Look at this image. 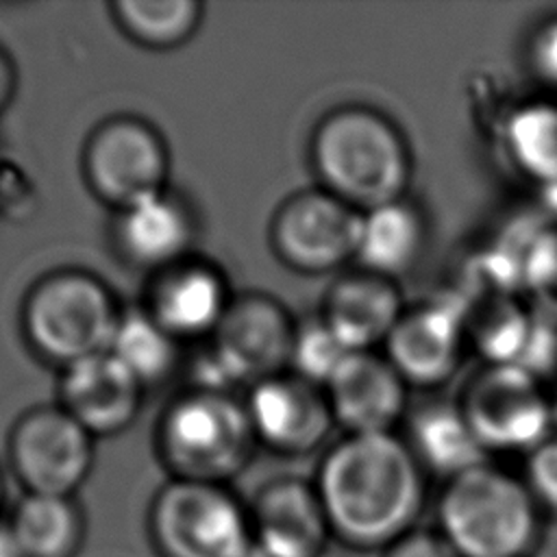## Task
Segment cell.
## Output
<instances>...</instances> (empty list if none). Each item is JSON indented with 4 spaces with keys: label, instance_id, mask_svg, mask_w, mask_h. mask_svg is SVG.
Listing matches in <instances>:
<instances>
[{
    "label": "cell",
    "instance_id": "obj_19",
    "mask_svg": "<svg viewBox=\"0 0 557 557\" xmlns=\"http://www.w3.org/2000/svg\"><path fill=\"white\" fill-rule=\"evenodd\" d=\"M405 307L394 278L357 268L326 287L318 318L348 350H374L385 344Z\"/></svg>",
    "mask_w": 557,
    "mask_h": 557
},
{
    "label": "cell",
    "instance_id": "obj_11",
    "mask_svg": "<svg viewBox=\"0 0 557 557\" xmlns=\"http://www.w3.org/2000/svg\"><path fill=\"white\" fill-rule=\"evenodd\" d=\"M94 437L57 403L17 416L7 461L24 494L74 496L94 468Z\"/></svg>",
    "mask_w": 557,
    "mask_h": 557
},
{
    "label": "cell",
    "instance_id": "obj_30",
    "mask_svg": "<svg viewBox=\"0 0 557 557\" xmlns=\"http://www.w3.org/2000/svg\"><path fill=\"white\" fill-rule=\"evenodd\" d=\"M527 59L531 72L546 83L557 87V15L544 20L529 39Z\"/></svg>",
    "mask_w": 557,
    "mask_h": 557
},
{
    "label": "cell",
    "instance_id": "obj_28",
    "mask_svg": "<svg viewBox=\"0 0 557 557\" xmlns=\"http://www.w3.org/2000/svg\"><path fill=\"white\" fill-rule=\"evenodd\" d=\"M350 352L320 318H313L296 326L289 370L324 387Z\"/></svg>",
    "mask_w": 557,
    "mask_h": 557
},
{
    "label": "cell",
    "instance_id": "obj_15",
    "mask_svg": "<svg viewBox=\"0 0 557 557\" xmlns=\"http://www.w3.org/2000/svg\"><path fill=\"white\" fill-rule=\"evenodd\" d=\"M109 237L122 263L150 276L196 252V209L181 191L165 187L113 211Z\"/></svg>",
    "mask_w": 557,
    "mask_h": 557
},
{
    "label": "cell",
    "instance_id": "obj_27",
    "mask_svg": "<svg viewBox=\"0 0 557 557\" xmlns=\"http://www.w3.org/2000/svg\"><path fill=\"white\" fill-rule=\"evenodd\" d=\"M520 294L531 309L557 324V222L527 237L520 261Z\"/></svg>",
    "mask_w": 557,
    "mask_h": 557
},
{
    "label": "cell",
    "instance_id": "obj_25",
    "mask_svg": "<svg viewBox=\"0 0 557 557\" xmlns=\"http://www.w3.org/2000/svg\"><path fill=\"white\" fill-rule=\"evenodd\" d=\"M109 13L131 44L150 52H170L196 37L205 4L200 0H113Z\"/></svg>",
    "mask_w": 557,
    "mask_h": 557
},
{
    "label": "cell",
    "instance_id": "obj_23",
    "mask_svg": "<svg viewBox=\"0 0 557 557\" xmlns=\"http://www.w3.org/2000/svg\"><path fill=\"white\" fill-rule=\"evenodd\" d=\"M466 305L468 346L476 348L485 363H520L537 313L520 294H476Z\"/></svg>",
    "mask_w": 557,
    "mask_h": 557
},
{
    "label": "cell",
    "instance_id": "obj_21",
    "mask_svg": "<svg viewBox=\"0 0 557 557\" xmlns=\"http://www.w3.org/2000/svg\"><path fill=\"white\" fill-rule=\"evenodd\" d=\"M426 246V222L407 198L374 207L361 215L357 268L398 278L409 272Z\"/></svg>",
    "mask_w": 557,
    "mask_h": 557
},
{
    "label": "cell",
    "instance_id": "obj_16",
    "mask_svg": "<svg viewBox=\"0 0 557 557\" xmlns=\"http://www.w3.org/2000/svg\"><path fill=\"white\" fill-rule=\"evenodd\" d=\"M248 511L261 557H322L333 540L313 481L272 479L259 487Z\"/></svg>",
    "mask_w": 557,
    "mask_h": 557
},
{
    "label": "cell",
    "instance_id": "obj_26",
    "mask_svg": "<svg viewBox=\"0 0 557 557\" xmlns=\"http://www.w3.org/2000/svg\"><path fill=\"white\" fill-rule=\"evenodd\" d=\"M107 352H111L144 389L165 383L181 363V342L141 305L122 309Z\"/></svg>",
    "mask_w": 557,
    "mask_h": 557
},
{
    "label": "cell",
    "instance_id": "obj_2",
    "mask_svg": "<svg viewBox=\"0 0 557 557\" xmlns=\"http://www.w3.org/2000/svg\"><path fill=\"white\" fill-rule=\"evenodd\" d=\"M309 161L320 187L357 211L405 198L411 152L400 128L366 104H344L318 120Z\"/></svg>",
    "mask_w": 557,
    "mask_h": 557
},
{
    "label": "cell",
    "instance_id": "obj_4",
    "mask_svg": "<svg viewBox=\"0 0 557 557\" xmlns=\"http://www.w3.org/2000/svg\"><path fill=\"white\" fill-rule=\"evenodd\" d=\"M113 289L83 268H57L26 289L20 333L28 350L57 372L107 352L122 315Z\"/></svg>",
    "mask_w": 557,
    "mask_h": 557
},
{
    "label": "cell",
    "instance_id": "obj_22",
    "mask_svg": "<svg viewBox=\"0 0 557 557\" xmlns=\"http://www.w3.org/2000/svg\"><path fill=\"white\" fill-rule=\"evenodd\" d=\"M498 144L509 165L546 189L557 183V100L531 98L509 107L500 117Z\"/></svg>",
    "mask_w": 557,
    "mask_h": 557
},
{
    "label": "cell",
    "instance_id": "obj_9",
    "mask_svg": "<svg viewBox=\"0 0 557 557\" xmlns=\"http://www.w3.org/2000/svg\"><path fill=\"white\" fill-rule=\"evenodd\" d=\"M81 174L89 194L113 213L170 187V148L146 117L109 115L83 144Z\"/></svg>",
    "mask_w": 557,
    "mask_h": 557
},
{
    "label": "cell",
    "instance_id": "obj_29",
    "mask_svg": "<svg viewBox=\"0 0 557 557\" xmlns=\"http://www.w3.org/2000/svg\"><path fill=\"white\" fill-rule=\"evenodd\" d=\"M522 481L546 518H557V433L524 455Z\"/></svg>",
    "mask_w": 557,
    "mask_h": 557
},
{
    "label": "cell",
    "instance_id": "obj_18",
    "mask_svg": "<svg viewBox=\"0 0 557 557\" xmlns=\"http://www.w3.org/2000/svg\"><path fill=\"white\" fill-rule=\"evenodd\" d=\"M409 385L374 350L350 352L324 385L335 424L346 433H392L407 413Z\"/></svg>",
    "mask_w": 557,
    "mask_h": 557
},
{
    "label": "cell",
    "instance_id": "obj_31",
    "mask_svg": "<svg viewBox=\"0 0 557 557\" xmlns=\"http://www.w3.org/2000/svg\"><path fill=\"white\" fill-rule=\"evenodd\" d=\"M383 557H457L448 542L437 533V529H411L387 548Z\"/></svg>",
    "mask_w": 557,
    "mask_h": 557
},
{
    "label": "cell",
    "instance_id": "obj_34",
    "mask_svg": "<svg viewBox=\"0 0 557 557\" xmlns=\"http://www.w3.org/2000/svg\"><path fill=\"white\" fill-rule=\"evenodd\" d=\"M2 498H4V481H2V472H0V505H2Z\"/></svg>",
    "mask_w": 557,
    "mask_h": 557
},
{
    "label": "cell",
    "instance_id": "obj_14",
    "mask_svg": "<svg viewBox=\"0 0 557 557\" xmlns=\"http://www.w3.org/2000/svg\"><path fill=\"white\" fill-rule=\"evenodd\" d=\"M235 292L218 263L191 255L150 274L139 302L181 344L207 342L226 313Z\"/></svg>",
    "mask_w": 557,
    "mask_h": 557
},
{
    "label": "cell",
    "instance_id": "obj_12",
    "mask_svg": "<svg viewBox=\"0 0 557 557\" xmlns=\"http://www.w3.org/2000/svg\"><path fill=\"white\" fill-rule=\"evenodd\" d=\"M383 348L407 385H444L455 376L470 348L463 298H433L405 307Z\"/></svg>",
    "mask_w": 557,
    "mask_h": 557
},
{
    "label": "cell",
    "instance_id": "obj_8",
    "mask_svg": "<svg viewBox=\"0 0 557 557\" xmlns=\"http://www.w3.org/2000/svg\"><path fill=\"white\" fill-rule=\"evenodd\" d=\"M457 405L487 455H527L555 433L544 381L516 363H485L468 379Z\"/></svg>",
    "mask_w": 557,
    "mask_h": 557
},
{
    "label": "cell",
    "instance_id": "obj_13",
    "mask_svg": "<svg viewBox=\"0 0 557 557\" xmlns=\"http://www.w3.org/2000/svg\"><path fill=\"white\" fill-rule=\"evenodd\" d=\"M244 407L257 444L278 455H309L337 426L324 387L292 370L248 387Z\"/></svg>",
    "mask_w": 557,
    "mask_h": 557
},
{
    "label": "cell",
    "instance_id": "obj_6",
    "mask_svg": "<svg viewBox=\"0 0 557 557\" xmlns=\"http://www.w3.org/2000/svg\"><path fill=\"white\" fill-rule=\"evenodd\" d=\"M296 326L289 309L272 294L255 289L235 294L194 363L189 387L248 389L289 370Z\"/></svg>",
    "mask_w": 557,
    "mask_h": 557
},
{
    "label": "cell",
    "instance_id": "obj_5",
    "mask_svg": "<svg viewBox=\"0 0 557 557\" xmlns=\"http://www.w3.org/2000/svg\"><path fill=\"white\" fill-rule=\"evenodd\" d=\"M257 446L244 400L233 392L185 387L154 424V453L170 479L226 485Z\"/></svg>",
    "mask_w": 557,
    "mask_h": 557
},
{
    "label": "cell",
    "instance_id": "obj_7",
    "mask_svg": "<svg viewBox=\"0 0 557 557\" xmlns=\"http://www.w3.org/2000/svg\"><path fill=\"white\" fill-rule=\"evenodd\" d=\"M159 557H252L248 505L226 485L170 479L148 511Z\"/></svg>",
    "mask_w": 557,
    "mask_h": 557
},
{
    "label": "cell",
    "instance_id": "obj_17",
    "mask_svg": "<svg viewBox=\"0 0 557 557\" xmlns=\"http://www.w3.org/2000/svg\"><path fill=\"white\" fill-rule=\"evenodd\" d=\"M144 392L111 352H100L59 372L57 405L94 440L113 437L135 422Z\"/></svg>",
    "mask_w": 557,
    "mask_h": 557
},
{
    "label": "cell",
    "instance_id": "obj_10",
    "mask_svg": "<svg viewBox=\"0 0 557 557\" xmlns=\"http://www.w3.org/2000/svg\"><path fill=\"white\" fill-rule=\"evenodd\" d=\"M361 211L318 187L287 196L268 226L276 259L300 274H329L357 259Z\"/></svg>",
    "mask_w": 557,
    "mask_h": 557
},
{
    "label": "cell",
    "instance_id": "obj_3",
    "mask_svg": "<svg viewBox=\"0 0 557 557\" xmlns=\"http://www.w3.org/2000/svg\"><path fill=\"white\" fill-rule=\"evenodd\" d=\"M544 520L522 476L485 461L444 481L435 529L457 557H531Z\"/></svg>",
    "mask_w": 557,
    "mask_h": 557
},
{
    "label": "cell",
    "instance_id": "obj_32",
    "mask_svg": "<svg viewBox=\"0 0 557 557\" xmlns=\"http://www.w3.org/2000/svg\"><path fill=\"white\" fill-rule=\"evenodd\" d=\"M17 85H20L17 65H15L13 57L9 54V50L0 44V115L13 102V98L17 94Z\"/></svg>",
    "mask_w": 557,
    "mask_h": 557
},
{
    "label": "cell",
    "instance_id": "obj_24",
    "mask_svg": "<svg viewBox=\"0 0 557 557\" xmlns=\"http://www.w3.org/2000/svg\"><path fill=\"white\" fill-rule=\"evenodd\" d=\"M22 557H76L85 518L74 496L24 494L7 520Z\"/></svg>",
    "mask_w": 557,
    "mask_h": 557
},
{
    "label": "cell",
    "instance_id": "obj_20",
    "mask_svg": "<svg viewBox=\"0 0 557 557\" xmlns=\"http://www.w3.org/2000/svg\"><path fill=\"white\" fill-rule=\"evenodd\" d=\"M405 442L422 470L444 481L490 461L457 403H429L416 409Z\"/></svg>",
    "mask_w": 557,
    "mask_h": 557
},
{
    "label": "cell",
    "instance_id": "obj_33",
    "mask_svg": "<svg viewBox=\"0 0 557 557\" xmlns=\"http://www.w3.org/2000/svg\"><path fill=\"white\" fill-rule=\"evenodd\" d=\"M0 557H22L17 542L7 522H0Z\"/></svg>",
    "mask_w": 557,
    "mask_h": 557
},
{
    "label": "cell",
    "instance_id": "obj_1",
    "mask_svg": "<svg viewBox=\"0 0 557 557\" xmlns=\"http://www.w3.org/2000/svg\"><path fill=\"white\" fill-rule=\"evenodd\" d=\"M424 476L409 444L394 431L346 433L322 455L313 487L337 542L383 550L418 527Z\"/></svg>",
    "mask_w": 557,
    "mask_h": 557
}]
</instances>
